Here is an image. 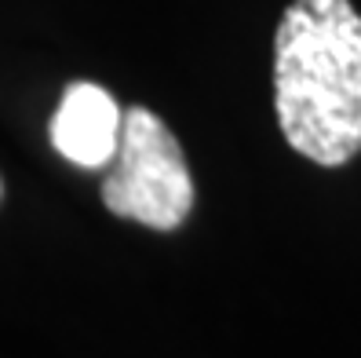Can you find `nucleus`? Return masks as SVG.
<instances>
[{
    "label": "nucleus",
    "mask_w": 361,
    "mask_h": 358,
    "mask_svg": "<svg viewBox=\"0 0 361 358\" xmlns=\"http://www.w3.org/2000/svg\"><path fill=\"white\" fill-rule=\"evenodd\" d=\"M274 110L295 154L339 168L361 154V15L292 0L274 37Z\"/></svg>",
    "instance_id": "nucleus-1"
},
{
    "label": "nucleus",
    "mask_w": 361,
    "mask_h": 358,
    "mask_svg": "<svg viewBox=\"0 0 361 358\" xmlns=\"http://www.w3.org/2000/svg\"><path fill=\"white\" fill-rule=\"evenodd\" d=\"M124 114L117 99L92 80H77L66 88L51 117L55 150L77 168H102L121 150Z\"/></svg>",
    "instance_id": "nucleus-3"
},
{
    "label": "nucleus",
    "mask_w": 361,
    "mask_h": 358,
    "mask_svg": "<svg viewBox=\"0 0 361 358\" xmlns=\"http://www.w3.org/2000/svg\"><path fill=\"white\" fill-rule=\"evenodd\" d=\"M102 201L114 216L150 230H176L186 223L194 208V179L179 139L157 114L142 107L124 110L117 168L102 183Z\"/></svg>",
    "instance_id": "nucleus-2"
},
{
    "label": "nucleus",
    "mask_w": 361,
    "mask_h": 358,
    "mask_svg": "<svg viewBox=\"0 0 361 358\" xmlns=\"http://www.w3.org/2000/svg\"><path fill=\"white\" fill-rule=\"evenodd\" d=\"M0 198H4V183H0Z\"/></svg>",
    "instance_id": "nucleus-4"
}]
</instances>
